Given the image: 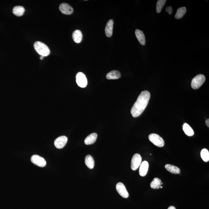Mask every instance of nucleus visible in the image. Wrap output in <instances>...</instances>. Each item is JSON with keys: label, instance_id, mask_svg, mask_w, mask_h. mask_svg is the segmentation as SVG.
I'll list each match as a JSON object with an SVG mask.
<instances>
[{"label": "nucleus", "instance_id": "9b49d317", "mask_svg": "<svg viewBox=\"0 0 209 209\" xmlns=\"http://www.w3.org/2000/svg\"><path fill=\"white\" fill-rule=\"evenodd\" d=\"M149 168V163L146 161H144L140 166L139 174L142 177L146 176Z\"/></svg>", "mask_w": 209, "mask_h": 209}, {"label": "nucleus", "instance_id": "c85d7f7f", "mask_svg": "<svg viewBox=\"0 0 209 209\" xmlns=\"http://www.w3.org/2000/svg\"><path fill=\"white\" fill-rule=\"evenodd\" d=\"M160 188H163V187H162V186H161L160 187Z\"/></svg>", "mask_w": 209, "mask_h": 209}, {"label": "nucleus", "instance_id": "2eb2a0df", "mask_svg": "<svg viewBox=\"0 0 209 209\" xmlns=\"http://www.w3.org/2000/svg\"><path fill=\"white\" fill-rule=\"evenodd\" d=\"M121 74L118 71H110L106 75V78L108 80H117L121 77Z\"/></svg>", "mask_w": 209, "mask_h": 209}, {"label": "nucleus", "instance_id": "4468645a", "mask_svg": "<svg viewBox=\"0 0 209 209\" xmlns=\"http://www.w3.org/2000/svg\"><path fill=\"white\" fill-rule=\"evenodd\" d=\"M97 134L96 133L91 134L85 138L84 143L86 145H90L94 143L97 138Z\"/></svg>", "mask_w": 209, "mask_h": 209}, {"label": "nucleus", "instance_id": "f3484780", "mask_svg": "<svg viewBox=\"0 0 209 209\" xmlns=\"http://www.w3.org/2000/svg\"><path fill=\"white\" fill-rule=\"evenodd\" d=\"M85 163L88 168L92 169L94 168L95 161L93 157L91 155L88 154V155H87L85 157Z\"/></svg>", "mask_w": 209, "mask_h": 209}, {"label": "nucleus", "instance_id": "f03ea898", "mask_svg": "<svg viewBox=\"0 0 209 209\" xmlns=\"http://www.w3.org/2000/svg\"><path fill=\"white\" fill-rule=\"evenodd\" d=\"M35 50L39 54L43 56L46 57L50 54V50L49 48L44 43L37 41L34 44Z\"/></svg>", "mask_w": 209, "mask_h": 209}, {"label": "nucleus", "instance_id": "6ab92c4d", "mask_svg": "<svg viewBox=\"0 0 209 209\" xmlns=\"http://www.w3.org/2000/svg\"><path fill=\"white\" fill-rule=\"evenodd\" d=\"M25 11L24 7L21 6H16L13 9V13L17 16H21L23 15Z\"/></svg>", "mask_w": 209, "mask_h": 209}, {"label": "nucleus", "instance_id": "6e6552de", "mask_svg": "<svg viewBox=\"0 0 209 209\" xmlns=\"http://www.w3.org/2000/svg\"><path fill=\"white\" fill-rule=\"evenodd\" d=\"M116 189L118 193L123 198H127L129 196V194L128 191L125 185L123 183H118L116 185Z\"/></svg>", "mask_w": 209, "mask_h": 209}, {"label": "nucleus", "instance_id": "1a4fd4ad", "mask_svg": "<svg viewBox=\"0 0 209 209\" xmlns=\"http://www.w3.org/2000/svg\"><path fill=\"white\" fill-rule=\"evenodd\" d=\"M68 138L66 136H60L57 138L54 141V145L58 149L63 148L66 145Z\"/></svg>", "mask_w": 209, "mask_h": 209}, {"label": "nucleus", "instance_id": "b1692460", "mask_svg": "<svg viewBox=\"0 0 209 209\" xmlns=\"http://www.w3.org/2000/svg\"><path fill=\"white\" fill-rule=\"evenodd\" d=\"M166 0H158L157 4V12L159 13L162 11V9L166 3Z\"/></svg>", "mask_w": 209, "mask_h": 209}, {"label": "nucleus", "instance_id": "a878e982", "mask_svg": "<svg viewBox=\"0 0 209 209\" xmlns=\"http://www.w3.org/2000/svg\"><path fill=\"white\" fill-rule=\"evenodd\" d=\"M206 125H207V126L209 127V119H208L206 120Z\"/></svg>", "mask_w": 209, "mask_h": 209}, {"label": "nucleus", "instance_id": "a211bd4d", "mask_svg": "<svg viewBox=\"0 0 209 209\" xmlns=\"http://www.w3.org/2000/svg\"><path fill=\"white\" fill-rule=\"evenodd\" d=\"M165 168L167 171L173 174H180V170L179 168L176 166L167 164L165 165Z\"/></svg>", "mask_w": 209, "mask_h": 209}, {"label": "nucleus", "instance_id": "aec40b11", "mask_svg": "<svg viewBox=\"0 0 209 209\" xmlns=\"http://www.w3.org/2000/svg\"><path fill=\"white\" fill-rule=\"evenodd\" d=\"M163 184L161 180L158 178H154L150 184L151 188L153 189H159Z\"/></svg>", "mask_w": 209, "mask_h": 209}, {"label": "nucleus", "instance_id": "dca6fc26", "mask_svg": "<svg viewBox=\"0 0 209 209\" xmlns=\"http://www.w3.org/2000/svg\"><path fill=\"white\" fill-rule=\"evenodd\" d=\"M72 38L75 42L80 43L83 39V35L80 30H76L72 33Z\"/></svg>", "mask_w": 209, "mask_h": 209}, {"label": "nucleus", "instance_id": "393cba45", "mask_svg": "<svg viewBox=\"0 0 209 209\" xmlns=\"http://www.w3.org/2000/svg\"><path fill=\"white\" fill-rule=\"evenodd\" d=\"M165 10L167 13H168V14H169V15H171V14H172V7H171V6H169V7L166 8Z\"/></svg>", "mask_w": 209, "mask_h": 209}, {"label": "nucleus", "instance_id": "ddd939ff", "mask_svg": "<svg viewBox=\"0 0 209 209\" xmlns=\"http://www.w3.org/2000/svg\"><path fill=\"white\" fill-rule=\"evenodd\" d=\"M135 35L140 44L142 45H145L146 44V39L143 32L140 30L137 29L135 31Z\"/></svg>", "mask_w": 209, "mask_h": 209}, {"label": "nucleus", "instance_id": "9d476101", "mask_svg": "<svg viewBox=\"0 0 209 209\" xmlns=\"http://www.w3.org/2000/svg\"><path fill=\"white\" fill-rule=\"evenodd\" d=\"M61 12L66 15H70L73 12V9L70 5L67 3H62L59 6Z\"/></svg>", "mask_w": 209, "mask_h": 209}, {"label": "nucleus", "instance_id": "f8f14e48", "mask_svg": "<svg viewBox=\"0 0 209 209\" xmlns=\"http://www.w3.org/2000/svg\"><path fill=\"white\" fill-rule=\"evenodd\" d=\"M113 25L114 21L112 19H110L106 24V28H105V32H106V36L108 37H110L112 36Z\"/></svg>", "mask_w": 209, "mask_h": 209}, {"label": "nucleus", "instance_id": "7ed1b4c3", "mask_svg": "<svg viewBox=\"0 0 209 209\" xmlns=\"http://www.w3.org/2000/svg\"><path fill=\"white\" fill-rule=\"evenodd\" d=\"M206 78L204 75H199L195 76L191 82L192 88L194 89H196L199 88L205 83Z\"/></svg>", "mask_w": 209, "mask_h": 209}, {"label": "nucleus", "instance_id": "39448f33", "mask_svg": "<svg viewBox=\"0 0 209 209\" xmlns=\"http://www.w3.org/2000/svg\"><path fill=\"white\" fill-rule=\"evenodd\" d=\"M76 81L78 85L80 87H86L87 85V80L86 76L82 72L78 73L76 76Z\"/></svg>", "mask_w": 209, "mask_h": 209}, {"label": "nucleus", "instance_id": "bb28decb", "mask_svg": "<svg viewBox=\"0 0 209 209\" xmlns=\"http://www.w3.org/2000/svg\"><path fill=\"white\" fill-rule=\"evenodd\" d=\"M168 209H176V208L173 206H171L168 208Z\"/></svg>", "mask_w": 209, "mask_h": 209}, {"label": "nucleus", "instance_id": "cd10ccee", "mask_svg": "<svg viewBox=\"0 0 209 209\" xmlns=\"http://www.w3.org/2000/svg\"><path fill=\"white\" fill-rule=\"evenodd\" d=\"M44 56H41V57H40V59L41 60H42L44 59Z\"/></svg>", "mask_w": 209, "mask_h": 209}, {"label": "nucleus", "instance_id": "5701e85b", "mask_svg": "<svg viewBox=\"0 0 209 209\" xmlns=\"http://www.w3.org/2000/svg\"><path fill=\"white\" fill-rule=\"evenodd\" d=\"M201 157L202 160L205 162H209V152L208 150L205 148L202 149L201 152Z\"/></svg>", "mask_w": 209, "mask_h": 209}, {"label": "nucleus", "instance_id": "423d86ee", "mask_svg": "<svg viewBox=\"0 0 209 209\" xmlns=\"http://www.w3.org/2000/svg\"><path fill=\"white\" fill-rule=\"evenodd\" d=\"M142 162L141 156L138 154H135L132 157L131 162V168L133 171H136L140 167Z\"/></svg>", "mask_w": 209, "mask_h": 209}, {"label": "nucleus", "instance_id": "412c9836", "mask_svg": "<svg viewBox=\"0 0 209 209\" xmlns=\"http://www.w3.org/2000/svg\"><path fill=\"white\" fill-rule=\"evenodd\" d=\"M183 130L184 133L188 136H191L194 134V132L193 129L187 123H184L183 126Z\"/></svg>", "mask_w": 209, "mask_h": 209}, {"label": "nucleus", "instance_id": "0eeeda50", "mask_svg": "<svg viewBox=\"0 0 209 209\" xmlns=\"http://www.w3.org/2000/svg\"><path fill=\"white\" fill-rule=\"evenodd\" d=\"M31 162L34 164L41 167H44L46 165V160L44 158L40 156L35 154L31 158Z\"/></svg>", "mask_w": 209, "mask_h": 209}, {"label": "nucleus", "instance_id": "f257e3e1", "mask_svg": "<svg viewBox=\"0 0 209 209\" xmlns=\"http://www.w3.org/2000/svg\"><path fill=\"white\" fill-rule=\"evenodd\" d=\"M150 93L147 91L141 93L131 110V114L134 117H137L143 112L148 103Z\"/></svg>", "mask_w": 209, "mask_h": 209}, {"label": "nucleus", "instance_id": "4be33fe9", "mask_svg": "<svg viewBox=\"0 0 209 209\" xmlns=\"http://www.w3.org/2000/svg\"><path fill=\"white\" fill-rule=\"evenodd\" d=\"M186 12V8L185 7L179 8L177 12L175 18L177 19H181Z\"/></svg>", "mask_w": 209, "mask_h": 209}, {"label": "nucleus", "instance_id": "20e7f679", "mask_svg": "<svg viewBox=\"0 0 209 209\" xmlns=\"http://www.w3.org/2000/svg\"><path fill=\"white\" fill-rule=\"evenodd\" d=\"M149 140L154 145L159 147L164 146L165 142L163 139L156 134H151L148 136Z\"/></svg>", "mask_w": 209, "mask_h": 209}]
</instances>
